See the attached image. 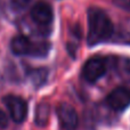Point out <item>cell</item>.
<instances>
[{"instance_id": "1", "label": "cell", "mask_w": 130, "mask_h": 130, "mask_svg": "<svg viewBox=\"0 0 130 130\" xmlns=\"http://www.w3.org/2000/svg\"><path fill=\"white\" fill-rule=\"evenodd\" d=\"M113 34V24L102 9L91 7L88 10V37L89 46L107 41Z\"/></svg>"}, {"instance_id": "2", "label": "cell", "mask_w": 130, "mask_h": 130, "mask_svg": "<svg viewBox=\"0 0 130 130\" xmlns=\"http://www.w3.org/2000/svg\"><path fill=\"white\" fill-rule=\"evenodd\" d=\"M10 49L18 56H46L49 50V45L46 42L33 43L29 38L24 36H17L13 38L10 42Z\"/></svg>"}, {"instance_id": "3", "label": "cell", "mask_w": 130, "mask_h": 130, "mask_svg": "<svg viewBox=\"0 0 130 130\" xmlns=\"http://www.w3.org/2000/svg\"><path fill=\"white\" fill-rule=\"evenodd\" d=\"M107 71L106 61L101 57H92L88 59L82 67V76L86 81L95 83Z\"/></svg>"}, {"instance_id": "4", "label": "cell", "mask_w": 130, "mask_h": 130, "mask_svg": "<svg viewBox=\"0 0 130 130\" xmlns=\"http://www.w3.org/2000/svg\"><path fill=\"white\" fill-rule=\"evenodd\" d=\"M4 103L9 112L10 118L16 123H22L27 115V104L23 98L18 96H9L5 97Z\"/></svg>"}, {"instance_id": "5", "label": "cell", "mask_w": 130, "mask_h": 130, "mask_svg": "<svg viewBox=\"0 0 130 130\" xmlns=\"http://www.w3.org/2000/svg\"><path fill=\"white\" fill-rule=\"evenodd\" d=\"M57 118L61 127L64 130H75L79 124L78 113L73 106L67 103H62L56 108Z\"/></svg>"}, {"instance_id": "6", "label": "cell", "mask_w": 130, "mask_h": 130, "mask_svg": "<svg viewBox=\"0 0 130 130\" xmlns=\"http://www.w3.org/2000/svg\"><path fill=\"white\" fill-rule=\"evenodd\" d=\"M106 104L114 111H124L130 105V90L117 88L106 97Z\"/></svg>"}, {"instance_id": "7", "label": "cell", "mask_w": 130, "mask_h": 130, "mask_svg": "<svg viewBox=\"0 0 130 130\" xmlns=\"http://www.w3.org/2000/svg\"><path fill=\"white\" fill-rule=\"evenodd\" d=\"M31 17L39 25H49L54 20V13L49 4L39 1L32 7Z\"/></svg>"}, {"instance_id": "8", "label": "cell", "mask_w": 130, "mask_h": 130, "mask_svg": "<svg viewBox=\"0 0 130 130\" xmlns=\"http://www.w3.org/2000/svg\"><path fill=\"white\" fill-rule=\"evenodd\" d=\"M48 117H49V106H48V104H41L37 108L34 123H37L38 126H43L47 122Z\"/></svg>"}, {"instance_id": "9", "label": "cell", "mask_w": 130, "mask_h": 130, "mask_svg": "<svg viewBox=\"0 0 130 130\" xmlns=\"http://www.w3.org/2000/svg\"><path fill=\"white\" fill-rule=\"evenodd\" d=\"M31 0H9L11 9L15 11H22L30 5Z\"/></svg>"}, {"instance_id": "10", "label": "cell", "mask_w": 130, "mask_h": 130, "mask_svg": "<svg viewBox=\"0 0 130 130\" xmlns=\"http://www.w3.org/2000/svg\"><path fill=\"white\" fill-rule=\"evenodd\" d=\"M113 4L120 9L130 11V0H113Z\"/></svg>"}, {"instance_id": "11", "label": "cell", "mask_w": 130, "mask_h": 130, "mask_svg": "<svg viewBox=\"0 0 130 130\" xmlns=\"http://www.w3.org/2000/svg\"><path fill=\"white\" fill-rule=\"evenodd\" d=\"M8 126V118L0 110V128H6Z\"/></svg>"}]
</instances>
